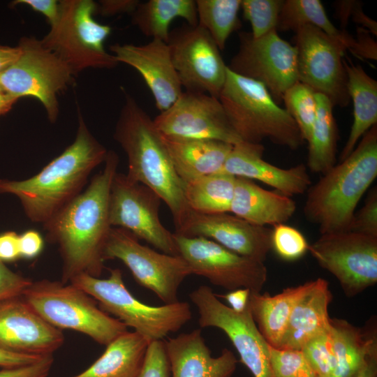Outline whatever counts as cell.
Masks as SVG:
<instances>
[{"label": "cell", "instance_id": "obj_23", "mask_svg": "<svg viewBox=\"0 0 377 377\" xmlns=\"http://www.w3.org/2000/svg\"><path fill=\"white\" fill-rule=\"evenodd\" d=\"M172 377H231L237 360L224 348L213 357L202 336L201 329L182 333L164 341Z\"/></svg>", "mask_w": 377, "mask_h": 377}, {"label": "cell", "instance_id": "obj_54", "mask_svg": "<svg viewBox=\"0 0 377 377\" xmlns=\"http://www.w3.org/2000/svg\"><path fill=\"white\" fill-rule=\"evenodd\" d=\"M18 45L10 47L0 45V73L8 68L19 57Z\"/></svg>", "mask_w": 377, "mask_h": 377}, {"label": "cell", "instance_id": "obj_34", "mask_svg": "<svg viewBox=\"0 0 377 377\" xmlns=\"http://www.w3.org/2000/svg\"><path fill=\"white\" fill-rule=\"evenodd\" d=\"M198 24L205 29L219 50L242 24L238 17L241 0H196Z\"/></svg>", "mask_w": 377, "mask_h": 377}, {"label": "cell", "instance_id": "obj_35", "mask_svg": "<svg viewBox=\"0 0 377 377\" xmlns=\"http://www.w3.org/2000/svg\"><path fill=\"white\" fill-rule=\"evenodd\" d=\"M306 25L314 26L327 35L341 39H346L350 36L345 29L340 30L332 24L320 1H283L279 15L276 30L295 32Z\"/></svg>", "mask_w": 377, "mask_h": 377}, {"label": "cell", "instance_id": "obj_29", "mask_svg": "<svg viewBox=\"0 0 377 377\" xmlns=\"http://www.w3.org/2000/svg\"><path fill=\"white\" fill-rule=\"evenodd\" d=\"M149 343L138 333L127 331L107 345L89 367L72 377H137Z\"/></svg>", "mask_w": 377, "mask_h": 377}, {"label": "cell", "instance_id": "obj_37", "mask_svg": "<svg viewBox=\"0 0 377 377\" xmlns=\"http://www.w3.org/2000/svg\"><path fill=\"white\" fill-rule=\"evenodd\" d=\"M282 0H241L244 18L251 27V36L260 38L276 30Z\"/></svg>", "mask_w": 377, "mask_h": 377}, {"label": "cell", "instance_id": "obj_17", "mask_svg": "<svg viewBox=\"0 0 377 377\" xmlns=\"http://www.w3.org/2000/svg\"><path fill=\"white\" fill-rule=\"evenodd\" d=\"M167 43L182 88L219 98L228 66L209 33L186 24L170 31Z\"/></svg>", "mask_w": 377, "mask_h": 377}, {"label": "cell", "instance_id": "obj_50", "mask_svg": "<svg viewBox=\"0 0 377 377\" xmlns=\"http://www.w3.org/2000/svg\"><path fill=\"white\" fill-rule=\"evenodd\" d=\"M140 2L138 0H102L98 4L96 3V12L103 16H112L124 13L132 14Z\"/></svg>", "mask_w": 377, "mask_h": 377}, {"label": "cell", "instance_id": "obj_6", "mask_svg": "<svg viewBox=\"0 0 377 377\" xmlns=\"http://www.w3.org/2000/svg\"><path fill=\"white\" fill-rule=\"evenodd\" d=\"M110 273L103 279L81 273L69 282L95 299L101 309L114 316L127 327H133L149 343L163 340L169 333L177 332L191 319L188 302L178 301L158 306L147 305L137 300L126 288L119 269H111Z\"/></svg>", "mask_w": 377, "mask_h": 377}, {"label": "cell", "instance_id": "obj_49", "mask_svg": "<svg viewBox=\"0 0 377 377\" xmlns=\"http://www.w3.org/2000/svg\"><path fill=\"white\" fill-rule=\"evenodd\" d=\"M20 258L19 235L15 231L0 234V261L13 262Z\"/></svg>", "mask_w": 377, "mask_h": 377}, {"label": "cell", "instance_id": "obj_30", "mask_svg": "<svg viewBox=\"0 0 377 377\" xmlns=\"http://www.w3.org/2000/svg\"><path fill=\"white\" fill-rule=\"evenodd\" d=\"M336 367L332 377H356L371 346L376 328L363 331L343 319L330 318Z\"/></svg>", "mask_w": 377, "mask_h": 377}, {"label": "cell", "instance_id": "obj_12", "mask_svg": "<svg viewBox=\"0 0 377 377\" xmlns=\"http://www.w3.org/2000/svg\"><path fill=\"white\" fill-rule=\"evenodd\" d=\"M308 251L337 278L347 297L377 282V237L353 231L323 234Z\"/></svg>", "mask_w": 377, "mask_h": 377}, {"label": "cell", "instance_id": "obj_10", "mask_svg": "<svg viewBox=\"0 0 377 377\" xmlns=\"http://www.w3.org/2000/svg\"><path fill=\"white\" fill-rule=\"evenodd\" d=\"M295 33L299 81L325 96L334 106H347L350 99L343 56L354 38L333 37L312 25Z\"/></svg>", "mask_w": 377, "mask_h": 377}, {"label": "cell", "instance_id": "obj_8", "mask_svg": "<svg viewBox=\"0 0 377 377\" xmlns=\"http://www.w3.org/2000/svg\"><path fill=\"white\" fill-rule=\"evenodd\" d=\"M96 7L91 0L59 1V20L41 40L74 76L87 68L110 69L119 64L105 49L112 29L94 20Z\"/></svg>", "mask_w": 377, "mask_h": 377}, {"label": "cell", "instance_id": "obj_2", "mask_svg": "<svg viewBox=\"0 0 377 377\" xmlns=\"http://www.w3.org/2000/svg\"><path fill=\"white\" fill-rule=\"evenodd\" d=\"M74 141L38 174L24 180L0 179V193L15 195L28 219L45 224L80 193L108 150L89 131L78 108Z\"/></svg>", "mask_w": 377, "mask_h": 377}, {"label": "cell", "instance_id": "obj_28", "mask_svg": "<svg viewBox=\"0 0 377 377\" xmlns=\"http://www.w3.org/2000/svg\"><path fill=\"white\" fill-rule=\"evenodd\" d=\"M348 90L353 104V121L341 152L340 161L355 149L362 137L377 124V81L360 65L343 59Z\"/></svg>", "mask_w": 377, "mask_h": 377}, {"label": "cell", "instance_id": "obj_39", "mask_svg": "<svg viewBox=\"0 0 377 377\" xmlns=\"http://www.w3.org/2000/svg\"><path fill=\"white\" fill-rule=\"evenodd\" d=\"M269 353L272 377H318L301 350L269 345Z\"/></svg>", "mask_w": 377, "mask_h": 377}, {"label": "cell", "instance_id": "obj_47", "mask_svg": "<svg viewBox=\"0 0 377 377\" xmlns=\"http://www.w3.org/2000/svg\"><path fill=\"white\" fill-rule=\"evenodd\" d=\"M24 4L34 10L43 14L48 20L50 27H54L60 17L59 1L56 0H17L13 5Z\"/></svg>", "mask_w": 377, "mask_h": 377}, {"label": "cell", "instance_id": "obj_13", "mask_svg": "<svg viewBox=\"0 0 377 377\" xmlns=\"http://www.w3.org/2000/svg\"><path fill=\"white\" fill-rule=\"evenodd\" d=\"M161 202L151 188L117 172L109 195L110 225L127 230L162 253L179 256L174 233L159 219Z\"/></svg>", "mask_w": 377, "mask_h": 377}, {"label": "cell", "instance_id": "obj_36", "mask_svg": "<svg viewBox=\"0 0 377 377\" xmlns=\"http://www.w3.org/2000/svg\"><path fill=\"white\" fill-rule=\"evenodd\" d=\"M316 94L307 84L297 82L286 90L282 99L285 110L295 121L303 140L306 142L316 117Z\"/></svg>", "mask_w": 377, "mask_h": 377}, {"label": "cell", "instance_id": "obj_51", "mask_svg": "<svg viewBox=\"0 0 377 377\" xmlns=\"http://www.w3.org/2000/svg\"><path fill=\"white\" fill-rule=\"evenodd\" d=\"M44 356L15 353L0 349V367L12 369L38 362Z\"/></svg>", "mask_w": 377, "mask_h": 377}, {"label": "cell", "instance_id": "obj_22", "mask_svg": "<svg viewBox=\"0 0 377 377\" xmlns=\"http://www.w3.org/2000/svg\"><path fill=\"white\" fill-rule=\"evenodd\" d=\"M264 149L262 144L240 141L233 145L221 172L260 181L290 197L307 191L311 180L306 165L277 167L263 159Z\"/></svg>", "mask_w": 377, "mask_h": 377}, {"label": "cell", "instance_id": "obj_7", "mask_svg": "<svg viewBox=\"0 0 377 377\" xmlns=\"http://www.w3.org/2000/svg\"><path fill=\"white\" fill-rule=\"evenodd\" d=\"M22 296L51 325L81 332L101 345L106 346L128 331L122 322L101 309L95 299L71 283L32 282Z\"/></svg>", "mask_w": 377, "mask_h": 377}, {"label": "cell", "instance_id": "obj_18", "mask_svg": "<svg viewBox=\"0 0 377 377\" xmlns=\"http://www.w3.org/2000/svg\"><path fill=\"white\" fill-rule=\"evenodd\" d=\"M161 133L168 138L214 140L235 145L240 141L218 98L184 91L166 110L154 119Z\"/></svg>", "mask_w": 377, "mask_h": 377}, {"label": "cell", "instance_id": "obj_24", "mask_svg": "<svg viewBox=\"0 0 377 377\" xmlns=\"http://www.w3.org/2000/svg\"><path fill=\"white\" fill-rule=\"evenodd\" d=\"M296 208L290 196L266 190L251 179L236 177L230 212L232 214L256 226H274L288 221Z\"/></svg>", "mask_w": 377, "mask_h": 377}, {"label": "cell", "instance_id": "obj_55", "mask_svg": "<svg viewBox=\"0 0 377 377\" xmlns=\"http://www.w3.org/2000/svg\"><path fill=\"white\" fill-rule=\"evenodd\" d=\"M17 101L0 85V115L9 112Z\"/></svg>", "mask_w": 377, "mask_h": 377}, {"label": "cell", "instance_id": "obj_19", "mask_svg": "<svg viewBox=\"0 0 377 377\" xmlns=\"http://www.w3.org/2000/svg\"><path fill=\"white\" fill-rule=\"evenodd\" d=\"M64 341L61 331L45 321L22 295L0 302V349L53 355Z\"/></svg>", "mask_w": 377, "mask_h": 377}, {"label": "cell", "instance_id": "obj_25", "mask_svg": "<svg viewBox=\"0 0 377 377\" xmlns=\"http://www.w3.org/2000/svg\"><path fill=\"white\" fill-rule=\"evenodd\" d=\"M332 295L328 282L322 278L313 280L311 288L297 302L286 330L276 348L301 350L316 335L331 327L328 306Z\"/></svg>", "mask_w": 377, "mask_h": 377}, {"label": "cell", "instance_id": "obj_16", "mask_svg": "<svg viewBox=\"0 0 377 377\" xmlns=\"http://www.w3.org/2000/svg\"><path fill=\"white\" fill-rule=\"evenodd\" d=\"M198 309L201 328L213 327L222 330L236 348L241 362L254 377H272L269 344L251 314L246 309L236 312L222 303L207 286H200L189 294Z\"/></svg>", "mask_w": 377, "mask_h": 377}, {"label": "cell", "instance_id": "obj_1", "mask_svg": "<svg viewBox=\"0 0 377 377\" xmlns=\"http://www.w3.org/2000/svg\"><path fill=\"white\" fill-rule=\"evenodd\" d=\"M104 163L87 187L43 225L47 238L58 245L63 283L81 273L99 278L104 268L103 250L112 228L109 195L119 163L117 154L108 151Z\"/></svg>", "mask_w": 377, "mask_h": 377}, {"label": "cell", "instance_id": "obj_9", "mask_svg": "<svg viewBox=\"0 0 377 377\" xmlns=\"http://www.w3.org/2000/svg\"><path fill=\"white\" fill-rule=\"evenodd\" d=\"M18 58L0 73V85L17 101L24 96L38 99L49 121L59 115L57 94L72 84L74 75L55 53L45 47L41 40L23 36L18 43Z\"/></svg>", "mask_w": 377, "mask_h": 377}, {"label": "cell", "instance_id": "obj_52", "mask_svg": "<svg viewBox=\"0 0 377 377\" xmlns=\"http://www.w3.org/2000/svg\"><path fill=\"white\" fill-rule=\"evenodd\" d=\"M250 293L251 290L248 288H239L223 295L216 294V296L226 300L230 309L240 313L247 307Z\"/></svg>", "mask_w": 377, "mask_h": 377}, {"label": "cell", "instance_id": "obj_38", "mask_svg": "<svg viewBox=\"0 0 377 377\" xmlns=\"http://www.w3.org/2000/svg\"><path fill=\"white\" fill-rule=\"evenodd\" d=\"M301 350L318 377H332L336 367L332 326L309 340Z\"/></svg>", "mask_w": 377, "mask_h": 377}, {"label": "cell", "instance_id": "obj_3", "mask_svg": "<svg viewBox=\"0 0 377 377\" xmlns=\"http://www.w3.org/2000/svg\"><path fill=\"white\" fill-rule=\"evenodd\" d=\"M123 92L124 102L113 138L127 156L126 175L161 198L170 211L175 232H180L192 212L184 196V184L174 168L163 136L154 119L132 96Z\"/></svg>", "mask_w": 377, "mask_h": 377}, {"label": "cell", "instance_id": "obj_41", "mask_svg": "<svg viewBox=\"0 0 377 377\" xmlns=\"http://www.w3.org/2000/svg\"><path fill=\"white\" fill-rule=\"evenodd\" d=\"M170 367L163 340L148 344L137 377H170Z\"/></svg>", "mask_w": 377, "mask_h": 377}, {"label": "cell", "instance_id": "obj_15", "mask_svg": "<svg viewBox=\"0 0 377 377\" xmlns=\"http://www.w3.org/2000/svg\"><path fill=\"white\" fill-rule=\"evenodd\" d=\"M239 45L228 68L262 83L278 103L288 89L299 81L297 50L282 39L277 30L254 38L239 34Z\"/></svg>", "mask_w": 377, "mask_h": 377}, {"label": "cell", "instance_id": "obj_40", "mask_svg": "<svg viewBox=\"0 0 377 377\" xmlns=\"http://www.w3.org/2000/svg\"><path fill=\"white\" fill-rule=\"evenodd\" d=\"M271 243L272 249L286 261H295L301 258L308 251L309 246L300 230L286 223L274 226Z\"/></svg>", "mask_w": 377, "mask_h": 377}, {"label": "cell", "instance_id": "obj_44", "mask_svg": "<svg viewBox=\"0 0 377 377\" xmlns=\"http://www.w3.org/2000/svg\"><path fill=\"white\" fill-rule=\"evenodd\" d=\"M33 281L13 272L0 261V302L22 295Z\"/></svg>", "mask_w": 377, "mask_h": 377}, {"label": "cell", "instance_id": "obj_11", "mask_svg": "<svg viewBox=\"0 0 377 377\" xmlns=\"http://www.w3.org/2000/svg\"><path fill=\"white\" fill-rule=\"evenodd\" d=\"M104 260L118 259L134 279L152 291L165 304L177 302L181 283L192 271L180 256L156 251L139 242L126 229L112 227L104 250Z\"/></svg>", "mask_w": 377, "mask_h": 377}, {"label": "cell", "instance_id": "obj_21", "mask_svg": "<svg viewBox=\"0 0 377 377\" xmlns=\"http://www.w3.org/2000/svg\"><path fill=\"white\" fill-rule=\"evenodd\" d=\"M110 50L119 63L133 67L141 75L160 112L169 108L182 94L166 42L151 39L142 45L114 44Z\"/></svg>", "mask_w": 377, "mask_h": 377}, {"label": "cell", "instance_id": "obj_33", "mask_svg": "<svg viewBox=\"0 0 377 377\" xmlns=\"http://www.w3.org/2000/svg\"><path fill=\"white\" fill-rule=\"evenodd\" d=\"M235 181V176L218 172L185 183L184 196L189 208L205 214L230 212Z\"/></svg>", "mask_w": 377, "mask_h": 377}, {"label": "cell", "instance_id": "obj_32", "mask_svg": "<svg viewBox=\"0 0 377 377\" xmlns=\"http://www.w3.org/2000/svg\"><path fill=\"white\" fill-rule=\"evenodd\" d=\"M317 112L308 142L307 167L313 173L325 174L336 165L338 129L334 105L324 95L316 93Z\"/></svg>", "mask_w": 377, "mask_h": 377}, {"label": "cell", "instance_id": "obj_46", "mask_svg": "<svg viewBox=\"0 0 377 377\" xmlns=\"http://www.w3.org/2000/svg\"><path fill=\"white\" fill-rule=\"evenodd\" d=\"M371 33L363 27L357 29V37L354 38L353 46L350 51L356 57L367 59L376 60V42L371 36Z\"/></svg>", "mask_w": 377, "mask_h": 377}, {"label": "cell", "instance_id": "obj_48", "mask_svg": "<svg viewBox=\"0 0 377 377\" xmlns=\"http://www.w3.org/2000/svg\"><path fill=\"white\" fill-rule=\"evenodd\" d=\"M20 258L31 259L40 254L43 248V239L34 230H29L19 235Z\"/></svg>", "mask_w": 377, "mask_h": 377}, {"label": "cell", "instance_id": "obj_53", "mask_svg": "<svg viewBox=\"0 0 377 377\" xmlns=\"http://www.w3.org/2000/svg\"><path fill=\"white\" fill-rule=\"evenodd\" d=\"M377 376V342L375 343L368 352L364 364L356 377H376Z\"/></svg>", "mask_w": 377, "mask_h": 377}, {"label": "cell", "instance_id": "obj_45", "mask_svg": "<svg viewBox=\"0 0 377 377\" xmlns=\"http://www.w3.org/2000/svg\"><path fill=\"white\" fill-rule=\"evenodd\" d=\"M53 363V355H46L34 364L12 369H2L0 370V377H47Z\"/></svg>", "mask_w": 377, "mask_h": 377}, {"label": "cell", "instance_id": "obj_31", "mask_svg": "<svg viewBox=\"0 0 377 377\" xmlns=\"http://www.w3.org/2000/svg\"><path fill=\"white\" fill-rule=\"evenodd\" d=\"M180 17L191 26L198 24L195 1L149 0L140 2L132 13V24L151 39L168 42L170 25Z\"/></svg>", "mask_w": 377, "mask_h": 377}, {"label": "cell", "instance_id": "obj_4", "mask_svg": "<svg viewBox=\"0 0 377 377\" xmlns=\"http://www.w3.org/2000/svg\"><path fill=\"white\" fill-rule=\"evenodd\" d=\"M376 177L377 124L346 158L309 188L305 217L320 235L348 231L357 204Z\"/></svg>", "mask_w": 377, "mask_h": 377}, {"label": "cell", "instance_id": "obj_26", "mask_svg": "<svg viewBox=\"0 0 377 377\" xmlns=\"http://www.w3.org/2000/svg\"><path fill=\"white\" fill-rule=\"evenodd\" d=\"M163 138L174 168L184 184L221 172L233 147L214 140Z\"/></svg>", "mask_w": 377, "mask_h": 377}, {"label": "cell", "instance_id": "obj_5", "mask_svg": "<svg viewBox=\"0 0 377 377\" xmlns=\"http://www.w3.org/2000/svg\"><path fill=\"white\" fill-rule=\"evenodd\" d=\"M218 98L242 141L262 144L264 140H269L291 149L303 145L304 140L295 121L262 83L228 68Z\"/></svg>", "mask_w": 377, "mask_h": 377}, {"label": "cell", "instance_id": "obj_14", "mask_svg": "<svg viewBox=\"0 0 377 377\" xmlns=\"http://www.w3.org/2000/svg\"><path fill=\"white\" fill-rule=\"evenodd\" d=\"M179 255L187 263L192 274L205 277L212 284L229 291L248 288L260 293L267 279L263 262L235 253L202 237H187L174 232Z\"/></svg>", "mask_w": 377, "mask_h": 377}, {"label": "cell", "instance_id": "obj_20", "mask_svg": "<svg viewBox=\"0 0 377 377\" xmlns=\"http://www.w3.org/2000/svg\"><path fill=\"white\" fill-rule=\"evenodd\" d=\"M177 234L205 237L235 253L263 263L272 249V229L228 213L205 214L192 211L183 230Z\"/></svg>", "mask_w": 377, "mask_h": 377}, {"label": "cell", "instance_id": "obj_42", "mask_svg": "<svg viewBox=\"0 0 377 377\" xmlns=\"http://www.w3.org/2000/svg\"><path fill=\"white\" fill-rule=\"evenodd\" d=\"M348 231L377 237V190L373 188L364 205L355 213Z\"/></svg>", "mask_w": 377, "mask_h": 377}, {"label": "cell", "instance_id": "obj_27", "mask_svg": "<svg viewBox=\"0 0 377 377\" xmlns=\"http://www.w3.org/2000/svg\"><path fill=\"white\" fill-rule=\"evenodd\" d=\"M313 282L286 288L274 296L251 292L249 305L251 314L269 345L279 346L294 306L311 288Z\"/></svg>", "mask_w": 377, "mask_h": 377}, {"label": "cell", "instance_id": "obj_43", "mask_svg": "<svg viewBox=\"0 0 377 377\" xmlns=\"http://www.w3.org/2000/svg\"><path fill=\"white\" fill-rule=\"evenodd\" d=\"M337 16L342 27L347 26L349 19L360 24L361 27L369 31L371 34L377 35V24L369 17L363 11L361 3L357 1H339L336 3Z\"/></svg>", "mask_w": 377, "mask_h": 377}]
</instances>
